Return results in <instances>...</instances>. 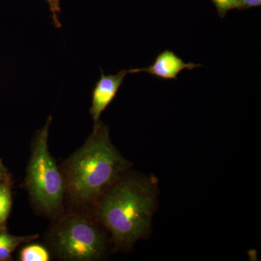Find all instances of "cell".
Segmentation results:
<instances>
[{"label": "cell", "mask_w": 261, "mask_h": 261, "mask_svg": "<svg viewBox=\"0 0 261 261\" xmlns=\"http://www.w3.org/2000/svg\"><path fill=\"white\" fill-rule=\"evenodd\" d=\"M156 200L157 182L154 178H128L104 196L98 214L115 242L130 247L148 234Z\"/></svg>", "instance_id": "6da1fadb"}, {"label": "cell", "mask_w": 261, "mask_h": 261, "mask_svg": "<svg viewBox=\"0 0 261 261\" xmlns=\"http://www.w3.org/2000/svg\"><path fill=\"white\" fill-rule=\"evenodd\" d=\"M128 167L110 140L107 126L98 122L92 135L68 162L67 182L72 196L89 201L100 195Z\"/></svg>", "instance_id": "7a4b0ae2"}, {"label": "cell", "mask_w": 261, "mask_h": 261, "mask_svg": "<svg viewBox=\"0 0 261 261\" xmlns=\"http://www.w3.org/2000/svg\"><path fill=\"white\" fill-rule=\"evenodd\" d=\"M51 117L38 132L27 173L31 195L46 211L56 210L63 201L64 185L59 170L48 149Z\"/></svg>", "instance_id": "3957f363"}, {"label": "cell", "mask_w": 261, "mask_h": 261, "mask_svg": "<svg viewBox=\"0 0 261 261\" xmlns=\"http://www.w3.org/2000/svg\"><path fill=\"white\" fill-rule=\"evenodd\" d=\"M56 246L61 256L72 260L99 258L106 241L97 226L87 219L75 217L61 225L56 233Z\"/></svg>", "instance_id": "277c9868"}, {"label": "cell", "mask_w": 261, "mask_h": 261, "mask_svg": "<svg viewBox=\"0 0 261 261\" xmlns=\"http://www.w3.org/2000/svg\"><path fill=\"white\" fill-rule=\"evenodd\" d=\"M129 73L130 70H122L115 75H105L102 70L92 92V107L89 110L94 123L99 122L101 114L114 99L125 77Z\"/></svg>", "instance_id": "5b68a950"}, {"label": "cell", "mask_w": 261, "mask_h": 261, "mask_svg": "<svg viewBox=\"0 0 261 261\" xmlns=\"http://www.w3.org/2000/svg\"><path fill=\"white\" fill-rule=\"evenodd\" d=\"M201 66L202 65L195 64L192 62L185 63L173 51L166 49L156 57L152 65L146 68L130 69V73L145 72L163 80H176L178 74L184 70H192Z\"/></svg>", "instance_id": "8992f818"}, {"label": "cell", "mask_w": 261, "mask_h": 261, "mask_svg": "<svg viewBox=\"0 0 261 261\" xmlns=\"http://www.w3.org/2000/svg\"><path fill=\"white\" fill-rule=\"evenodd\" d=\"M34 237L12 236L9 233L0 231V260H6L10 257L12 252L20 243L28 240H32Z\"/></svg>", "instance_id": "52a82bcc"}, {"label": "cell", "mask_w": 261, "mask_h": 261, "mask_svg": "<svg viewBox=\"0 0 261 261\" xmlns=\"http://www.w3.org/2000/svg\"><path fill=\"white\" fill-rule=\"evenodd\" d=\"M20 258L22 261H48L49 255L44 247L39 245H32L21 250Z\"/></svg>", "instance_id": "ba28073f"}, {"label": "cell", "mask_w": 261, "mask_h": 261, "mask_svg": "<svg viewBox=\"0 0 261 261\" xmlns=\"http://www.w3.org/2000/svg\"><path fill=\"white\" fill-rule=\"evenodd\" d=\"M11 204V194L9 189L4 185H0V224L8 218Z\"/></svg>", "instance_id": "9c48e42d"}, {"label": "cell", "mask_w": 261, "mask_h": 261, "mask_svg": "<svg viewBox=\"0 0 261 261\" xmlns=\"http://www.w3.org/2000/svg\"><path fill=\"white\" fill-rule=\"evenodd\" d=\"M216 7L218 13L224 18L228 10L240 8V0H211Z\"/></svg>", "instance_id": "30bf717a"}, {"label": "cell", "mask_w": 261, "mask_h": 261, "mask_svg": "<svg viewBox=\"0 0 261 261\" xmlns=\"http://www.w3.org/2000/svg\"><path fill=\"white\" fill-rule=\"evenodd\" d=\"M49 4V9L53 14V22L54 25L58 28L61 27V22L58 19V14L61 12V8H60V0H46Z\"/></svg>", "instance_id": "8fae6325"}, {"label": "cell", "mask_w": 261, "mask_h": 261, "mask_svg": "<svg viewBox=\"0 0 261 261\" xmlns=\"http://www.w3.org/2000/svg\"><path fill=\"white\" fill-rule=\"evenodd\" d=\"M260 5L261 0H240V8H255Z\"/></svg>", "instance_id": "7c38bea8"}, {"label": "cell", "mask_w": 261, "mask_h": 261, "mask_svg": "<svg viewBox=\"0 0 261 261\" xmlns=\"http://www.w3.org/2000/svg\"><path fill=\"white\" fill-rule=\"evenodd\" d=\"M2 173V167H1V164H0V176H1Z\"/></svg>", "instance_id": "4fadbf2b"}]
</instances>
